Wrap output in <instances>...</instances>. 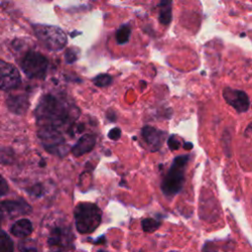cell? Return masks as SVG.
<instances>
[{"mask_svg": "<svg viewBox=\"0 0 252 252\" xmlns=\"http://www.w3.org/2000/svg\"><path fill=\"white\" fill-rule=\"evenodd\" d=\"M34 115L39 127L51 128L60 132L62 129L70 131L79 117V109L70 99L48 94L38 101Z\"/></svg>", "mask_w": 252, "mask_h": 252, "instance_id": "obj_1", "label": "cell"}, {"mask_svg": "<svg viewBox=\"0 0 252 252\" xmlns=\"http://www.w3.org/2000/svg\"><path fill=\"white\" fill-rule=\"evenodd\" d=\"M75 225L81 234L94 232L100 224L102 213L96 204L81 202L74 209Z\"/></svg>", "mask_w": 252, "mask_h": 252, "instance_id": "obj_2", "label": "cell"}, {"mask_svg": "<svg viewBox=\"0 0 252 252\" xmlns=\"http://www.w3.org/2000/svg\"><path fill=\"white\" fill-rule=\"evenodd\" d=\"M188 160V155L178 156L173 159L160 184L161 192L165 197H173L182 190L184 184V173Z\"/></svg>", "mask_w": 252, "mask_h": 252, "instance_id": "obj_3", "label": "cell"}, {"mask_svg": "<svg viewBox=\"0 0 252 252\" xmlns=\"http://www.w3.org/2000/svg\"><path fill=\"white\" fill-rule=\"evenodd\" d=\"M33 32L41 44L50 51H59L67 44L66 33L58 27L50 25H33Z\"/></svg>", "mask_w": 252, "mask_h": 252, "instance_id": "obj_4", "label": "cell"}, {"mask_svg": "<svg viewBox=\"0 0 252 252\" xmlns=\"http://www.w3.org/2000/svg\"><path fill=\"white\" fill-rule=\"evenodd\" d=\"M37 136L43 146V148L50 153L58 157H64L69 152L68 145L65 143V139L62 132L45 127H39Z\"/></svg>", "mask_w": 252, "mask_h": 252, "instance_id": "obj_5", "label": "cell"}, {"mask_svg": "<svg viewBox=\"0 0 252 252\" xmlns=\"http://www.w3.org/2000/svg\"><path fill=\"white\" fill-rule=\"evenodd\" d=\"M21 68L31 79H43L47 72L48 60L36 51H29L21 61Z\"/></svg>", "mask_w": 252, "mask_h": 252, "instance_id": "obj_6", "label": "cell"}, {"mask_svg": "<svg viewBox=\"0 0 252 252\" xmlns=\"http://www.w3.org/2000/svg\"><path fill=\"white\" fill-rule=\"evenodd\" d=\"M47 243L51 251L73 250V233L68 226H54L49 232Z\"/></svg>", "mask_w": 252, "mask_h": 252, "instance_id": "obj_7", "label": "cell"}, {"mask_svg": "<svg viewBox=\"0 0 252 252\" xmlns=\"http://www.w3.org/2000/svg\"><path fill=\"white\" fill-rule=\"evenodd\" d=\"M21 76L18 69L12 64L0 60V90L8 91L19 87Z\"/></svg>", "mask_w": 252, "mask_h": 252, "instance_id": "obj_8", "label": "cell"}, {"mask_svg": "<svg viewBox=\"0 0 252 252\" xmlns=\"http://www.w3.org/2000/svg\"><path fill=\"white\" fill-rule=\"evenodd\" d=\"M222 96L226 103L232 106L239 113L246 112L250 107L249 96L243 91L226 87L222 91Z\"/></svg>", "mask_w": 252, "mask_h": 252, "instance_id": "obj_9", "label": "cell"}, {"mask_svg": "<svg viewBox=\"0 0 252 252\" xmlns=\"http://www.w3.org/2000/svg\"><path fill=\"white\" fill-rule=\"evenodd\" d=\"M32 212L31 206L23 201V200H17V201H4L0 203V213L3 218H16L22 215H27Z\"/></svg>", "mask_w": 252, "mask_h": 252, "instance_id": "obj_10", "label": "cell"}, {"mask_svg": "<svg viewBox=\"0 0 252 252\" xmlns=\"http://www.w3.org/2000/svg\"><path fill=\"white\" fill-rule=\"evenodd\" d=\"M141 134L151 152L158 151L165 140V132L149 125L142 128Z\"/></svg>", "mask_w": 252, "mask_h": 252, "instance_id": "obj_11", "label": "cell"}, {"mask_svg": "<svg viewBox=\"0 0 252 252\" xmlns=\"http://www.w3.org/2000/svg\"><path fill=\"white\" fill-rule=\"evenodd\" d=\"M95 142L96 139L94 135L85 134L71 148V153L74 157H82L83 155L91 152L94 148Z\"/></svg>", "mask_w": 252, "mask_h": 252, "instance_id": "obj_12", "label": "cell"}, {"mask_svg": "<svg viewBox=\"0 0 252 252\" xmlns=\"http://www.w3.org/2000/svg\"><path fill=\"white\" fill-rule=\"evenodd\" d=\"M8 108L17 114H23L27 111L29 107L28 97L24 94H15L9 95L6 101Z\"/></svg>", "mask_w": 252, "mask_h": 252, "instance_id": "obj_13", "label": "cell"}, {"mask_svg": "<svg viewBox=\"0 0 252 252\" xmlns=\"http://www.w3.org/2000/svg\"><path fill=\"white\" fill-rule=\"evenodd\" d=\"M32 223L31 222V220L27 219H22L16 221L11 227L12 234L17 237L29 236L32 233Z\"/></svg>", "mask_w": 252, "mask_h": 252, "instance_id": "obj_14", "label": "cell"}, {"mask_svg": "<svg viewBox=\"0 0 252 252\" xmlns=\"http://www.w3.org/2000/svg\"><path fill=\"white\" fill-rule=\"evenodd\" d=\"M159 14L158 21L160 24L167 26L172 20V0H160L158 4Z\"/></svg>", "mask_w": 252, "mask_h": 252, "instance_id": "obj_15", "label": "cell"}, {"mask_svg": "<svg viewBox=\"0 0 252 252\" xmlns=\"http://www.w3.org/2000/svg\"><path fill=\"white\" fill-rule=\"evenodd\" d=\"M131 35V28L128 25L121 26L116 32V41L118 44H125L128 42Z\"/></svg>", "mask_w": 252, "mask_h": 252, "instance_id": "obj_16", "label": "cell"}, {"mask_svg": "<svg viewBox=\"0 0 252 252\" xmlns=\"http://www.w3.org/2000/svg\"><path fill=\"white\" fill-rule=\"evenodd\" d=\"M141 225H142V229L145 232H154L157 229H158V227L160 226V221L158 220H155L153 218H146L144 220H142L141 221Z\"/></svg>", "mask_w": 252, "mask_h": 252, "instance_id": "obj_17", "label": "cell"}, {"mask_svg": "<svg viewBox=\"0 0 252 252\" xmlns=\"http://www.w3.org/2000/svg\"><path fill=\"white\" fill-rule=\"evenodd\" d=\"M0 252H14V246L7 233L0 230Z\"/></svg>", "mask_w": 252, "mask_h": 252, "instance_id": "obj_18", "label": "cell"}, {"mask_svg": "<svg viewBox=\"0 0 252 252\" xmlns=\"http://www.w3.org/2000/svg\"><path fill=\"white\" fill-rule=\"evenodd\" d=\"M111 81H112V78L108 74H99L93 79L94 84L99 88L107 87L108 85L111 84Z\"/></svg>", "mask_w": 252, "mask_h": 252, "instance_id": "obj_19", "label": "cell"}, {"mask_svg": "<svg viewBox=\"0 0 252 252\" xmlns=\"http://www.w3.org/2000/svg\"><path fill=\"white\" fill-rule=\"evenodd\" d=\"M12 160H13V152L10 149H6V148L0 149V162L11 163Z\"/></svg>", "mask_w": 252, "mask_h": 252, "instance_id": "obj_20", "label": "cell"}, {"mask_svg": "<svg viewBox=\"0 0 252 252\" xmlns=\"http://www.w3.org/2000/svg\"><path fill=\"white\" fill-rule=\"evenodd\" d=\"M64 57H65V61L67 63H74L77 61L78 59V55L77 52L73 49V48H68L65 53H64Z\"/></svg>", "mask_w": 252, "mask_h": 252, "instance_id": "obj_21", "label": "cell"}, {"mask_svg": "<svg viewBox=\"0 0 252 252\" xmlns=\"http://www.w3.org/2000/svg\"><path fill=\"white\" fill-rule=\"evenodd\" d=\"M167 145H168V148L171 150V151H176L180 148L181 146V143L180 141L176 138V136H170L167 140Z\"/></svg>", "mask_w": 252, "mask_h": 252, "instance_id": "obj_22", "label": "cell"}, {"mask_svg": "<svg viewBox=\"0 0 252 252\" xmlns=\"http://www.w3.org/2000/svg\"><path fill=\"white\" fill-rule=\"evenodd\" d=\"M107 136L109 139H111L113 141H117L121 137V129L118 127H114L108 132Z\"/></svg>", "mask_w": 252, "mask_h": 252, "instance_id": "obj_23", "label": "cell"}, {"mask_svg": "<svg viewBox=\"0 0 252 252\" xmlns=\"http://www.w3.org/2000/svg\"><path fill=\"white\" fill-rule=\"evenodd\" d=\"M30 193L32 195H33V196H37V197L41 196L43 194V187H42V185L36 184V185L32 186L31 188V190H30Z\"/></svg>", "mask_w": 252, "mask_h": 252, "instance_id": "obj_24", "label": "cell"}, {"mask_svg": "<svg viewBox=\"0 0 252 252\" xmlns=\"http://www.w3.org/2000/svg\"><path fill=\"white\" fill-rule=\"evenodd\" d=\"M8 192V184L6 180L0 175V196L5 195Z\"/></svg>", "mask_w": 252, "mask_h": 252, "instance_id": "obj_25", "label": "cell"}, {"mask_svg": "<svg viewBox=\"0 0 252 252\" xmlns=\"http://www.w3.org/2000/svg\"><path fill=\"white\" fill-rule=\"evenodd\" d=\"M203 252H218L215 247L213 242H206L203 246Z\"/></svg>", "mask_w": 252, "mask_h": 252, "instance_id": "obj_26", "label": "cell"}, {"mask_svg": "<svg viewBox=\"0 0 252 252\" xmlns=\"http://www.w3.org/2000/svg\"><path fill=\"white\" fill-rule=\"evenodd\" d=\"M21 252H37V250L32 246H24L21 248Z\"/></svg>", "mask_w": 252, "mask_h": 252, "instance_id": "obj_27", "label": "cell"}, {"mask_svg": "<svg viewBox=\"0 0 252 252\" xmlns=\"http://www.w3.org/2000/svg\"><path fill=\"white\" fill-rule=\"evenodd\" d=\"M104 241H105V237H104L103 235H101V236H99L97 239H95V240L94 241V243H96V244H102Z\"/></svg>", "mask_w": 252, "mask_h": 252, "instance_id": "obj_28", "label": "cell"}, {"mask_svg": "<svg viewBox=\"0 0 252 252\" xmlns=\"http://www.w3.org/2000/svg\"><path fill=\"white\" fill-rule=\"evenodd\" d=\"M184 148H185L186 150H190V149H192V148H193V145H192L191 143H186V144H185V146H184Z\"/></svg>", "mask_w": 252, "mask_h": 252, "instance_id": "obj_29", "label": "cell"}, {"mask_svg": "<svg viewBox=\"0 0 252 252\" xmlns=\"http://www.w3.org/2000/svg\"><path fill=\"white\" fill-rule=\"evenodd\" d=\"M52 252H73V250H56V251H52Z\"/></svg>", "mask_w": 252, "mask_h": 252, "instance_id": "obj_30", "label": "cell"}, {"mask_svg": "<svg viewBox=\"0 0 252 252\" xmlns=\"http://www.w3.org/2000/svg\"><path fill=\"white\" fill-rule=\"evenodd\" d=\"M2 219H3V217H2V215H1V213H0V224H1V221H2Z\"/></svg>", "mask_w": 252, "mask_h": 252, "instance_id": "obj_31", "label": "cell"}, {"mask_svg": "<svg viewBox=\"0 0 252 252\" xmlns=\"http://www.w3.org/2000/svg\"><path fill=\"white\" fill-rule=\"evenodd\" d=\"M97 252H107V251H104V250H98Z\"/></svg>", "mask_w": 252, "mask_h": 252, "instance_id": "obj_32", "label": "cell"}, {"mask_svg": "<svg viewBox=\"0 0 252 252\" xmlns=\"http://www.w3.org/2000/svg\"><path fill=\"white\" fill-rule=\"evenodd\" d=\"M169 252H178V251H169Z\"/></svg>", "mask_w": 252, "mask_h": 252, "instance_id": "obj_33", "label": "cell"}]
</instances>
